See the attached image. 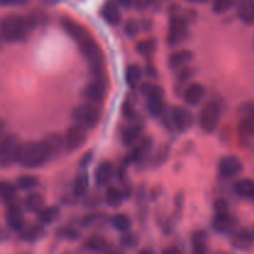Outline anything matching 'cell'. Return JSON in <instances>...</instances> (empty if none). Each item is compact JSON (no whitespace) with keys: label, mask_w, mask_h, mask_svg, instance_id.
<instances>
[{"label":"cell","mask_w":254,"mask_h":254,"mask_svg":"<svg viewBox=\"0 0 254 254\" xmlns=\"http://www.w3.org/2000/svg\"><path fill=\"white\" fill-rule=\"evenodd\" d=\"M107 79L106 74L101 77H96L94 81L88 83L84 88L83 94L92 103H102L107 96Z\"/></svg>","instance_id":"cell-9"},{"label":"cell","mask_w":254,"mask_h":254,"mask_svg":"<svg viewBox=\"0 0 254 254\" xmlns=\"http://www.w3.org/2000/svg\"><path fill=\"white\" fill-rule=\"evenodd\" d=\"M139 254H154V253H153V251L146 250V248H145V250H141L140 252H139Z\"/></svg>","instance_id":"cell-56"},{"label":"cell","mask_w":254,"mask_h":254,"mask_svg":"<svg viewBox=\"0 0 254 254\" xmlns=\"http://www.w3.org/2000/svg\"><path fill=\"white\" fill-rule=\"evenodd\" d=\"M236 227H237V220L230 213H216L212 220V228L221 235L233 233Z\"/></svg>","instance_id":"cell-16"},{"label":"cell","mask_w":254,"mask_h":254,"mask_svg":"<svg viewBox=\"0 0 254 254\" xmlns=\"http://www.w3.org/2000/svg\"><path fill=\"white\" fill-rule=\"evenodd\" d=\"M193 73H195V71H193V68H191V67H184V68L179 69V73H178V83L180 84H184L186 83V82L189 81V79L192 78Z\"/></svg>","instance_id":"cell-45"},{"label":"cell","mask_w":254,"mask_h":254,"mask_svg":"<svg viewBox=\"0 0 254 254\" xmlns=\"http://www.w3.org/2000/svg\"><path fill=\"white\" fill-rule=\"evenodd\" d=\"M140 92L143 96L148 98H154V97H164V89L158 84H154L151 82H144L140 86Z\"/></svg>","instance_id":"cell-38"},{"label":"cell","mask_w":254,"mask_h":254,"mask_svg":"<svg viewBox=\"0 0 254 254\" xmlns=\"http://www.w3.org/2000/svg\"><path fill=\"white\" fill-rule=\"evenodd\" d=\"M139 241H140L139 236L136 235V233L130 232V231H129V232H126L122 235L121 240H119V243H121L122 247L133 250V248H135L136 246L139 245Z\"/></svg>","instance_id":"cell-39"},{"label":"cell","mask_w":254,"mask_h":254,"mask_svg":"<svg viewBox=\"0 0 254 254\" xmlns=\"http://www.w3.org/2000/svg\"><path fill=\"white\" fill-rule=\"evenodd\" d=\"M150 5V0H135V6L139 10H145Z\"/></svg>","instance_id":"cell-53"},{"label":"cell","mask_w":254,"mask_h":254,"mask_svg":"<svg viewBox=\"0 0 254 254\" xmlns=\"http://www.w3.org/2000/svg\"><path fill=\"white\" fill-rule=\"evenodd\" d=\"M101 15L104 19V21L108 22L112 26H117L122 21V14L119 10L117 2L113 0H107L101 9Z\"/></svg>","instance_id":"cell-20"},{"label":"cell","mask_w":254,"mask_h":254,"mask_svg":"<svg viewBox=\"0 0 254 254\" xmlns=\"http://www.w3.org/2000/svg\"><path fill=\"white\" fill-rule=\"evenodd\" d=\"M243 170V164L240 158L235 155L225 156L218 163V173L222 178L231 179L240 175Z\"/></svg>","instance_id":"cell-14"},{"label":"cell","mask_w":254,"mask_h":254,"mask_svg":"<svg viewBox=\"0 0 254 254\" xmlns=\"http://www.w3.org/2000/svg\"><path fill=\"white\" fill-rule=\"evenodd\" d=\"M22 144L20 143V138L15 134H7L4 136L0 145V165L6 169L9 166L17 163L20 148Z\"/></svg>","instance_id":"cell-7"},{"label":"cell","mask_w":254,"mask_h":254,"mask_svg":"<svg viewBox=\"0 0 254 254\" xmlns=\"http://www.w3.org/2000/svg\"><path fill=\"white\" fill-rule=\"evenodd\" d=\"M143 76V69L139 64H130L126 71V82L129 88L135 89Z\"/></svg>","instance_id":"cell-31"},{"label":"cell","mask_w":254,"mask_h":254,"mask_svg":"<svg viewBox=\"0 0 254 254\" xmlns=\"http://www.w3.org/2000/svg\"><path fill=\"white\" fill-rule=\"evenodd\" d=\"M60 24H61L62 30H64L72 40H74L77 44H79V42L83 41L84 39L91 36L83 25H81L79 22H77L76 20H73L69 16H62L61 20H60Z\"/></svg>","instance_id":"cell-12"},{"label":"cell","mask_w":254,"mask_h":254,"mask_svg":"<svg viewBox=\"0 0 254 254\" xmlns=\"http://www.w3.org/2000/svg\"><path fill=\"white\" fill-rule=\"evenodd\" d=\"M169 151H170V146H168V145L161 146V148L159 149L158 153H156L155 158H154V164L158 166V165H161V164L165 163L166 159L169 158Z\"/></svg>","instance_id":"cell-46"},{"label":"cell","mask_w":254,"mask_h":254,"mask_svg":"<svg viewBox=\"0 0 254 254\" xmlns=\"http://www.w3.org/2000/svg\"><path fill=\"white\" fill-rule=\"evenodd\" d=\"M233 190L243 198H254V181L251 179H242L236 181Z\"/></svg>","instance_id":"cell-28"},{"label":"cell","mask_w":254,"mask_h":254,"mask_svg":"<svg viewBox=\"0 0 254 254\" xmlns=\"http://www.w3.org/2000/svg\"><path fill=\"white\" fill-rule=\"evenodd\" d=\"M213 210L216 213H228V202L225 198H217L213 202Z\"/></svg>","instance_id":"cell-47"},{"label":"cell","mask_w":254,"mask_h":254,"mask_svg":"<svg viewBox=\"0 0 254 254\" xmlns=\"http://www.w3.org/2000/svg\"><path fill=\"white\" fill-rule=\"evenodd\" d=\"M158 50V41L155 39L141 40L136 45V51L144 57H151Z\"/></svg>","instance_id":"cell-36"},{"label":"cell","mask_w":254,"mask_h":254,"mask_svg":"<svg viewBox=\"0 0 254 254\" xmlns=\"http://www.w3.org/2000/svg\"><path fill=\"white\" fill-rule=\"evenodd\" d=\"M124 198L126 197H124L122 189L116 188V186H109L106 191V195H104V201L112 208L119 207L123 203Z\"/></svg>","instance_id":"cell-29"},{"label":"cell","mask_w":254,"mask_h":254,"mask_svg":"<svg viewBox=\"0 0 254 254\" xmlns=\"http://www.w3.org/2000/svg\"><path fill=\"white\" fill-rule=\"evenodd\" d=\"M0 195L4 205H11L17 202V186L12 185L9 181H1L0 183Z\"/></svg>","instance_id":"cell-25"},{"label":"cell","mask_w":254,"mask_h":254,"mask_svg":"<svg viewBox=\"0 0 254 254\" xmlns=\"http://www.w3.org/2000/svg\"><path fill=\"white\" fill-rule=\"evenodd\" d=\"M113 164L108 160L102 161L96 168V171H94V180H96V184L99 188H104V186H107L111 183V180L113 179Z\"/></svg>","instance_id":"cell-19"},{"label":"cell","mask_w":254,"mask_h":254,"mask_svg":"<svg viewBox=\"0 0 254 254\" xmlns=\"http://www.w3.org/2000/svg\"><path fill=\"white\" fill-rule=\"evenodd\" d=\"M144 123L141 121V118H136L135 121L129 122L128 126L123 129L122 131V141H123L124 145L130 146L131 144L135 143L139 138H140V134L143 131Z\"/></svg>","instance_id":"cell-17"},{"label":"cell","mask_w":254,"mask_h":254,"mask_svg":"<svg viewBox=\"0 0 254 254\" xmlns=\"http://www.w3.org/2000/svg\"><path fill=\"white\" fill-rule=\"evenodd\" d=\"M107 221V216L104 213H91V215H87L83 218L82 223L86 227H91L94 225H103Z\"/></svg>","instance_id":"cell-42"},{"label":"cell","mask_w":254,"mask_h":254,"mask_svg":"<svg viewBox=\"0 0 254 254\" xmlns=\"http://www.w3.org/2000/svg\"><path fill=\"white\" fill-rule=\"evenodd\" d=\"M231 246L235 250L238 251H250L254 246V232L247 230V228H241L236 230L235 232L231 233Z\"/></svg>","instance_id":"cell-15"},{"label":"cell","mask_w":254,"mask_h":254,"mask_svg":"<svg viewBox=\"0 0 254 254\" xmlns=\"http://www.w3.org/2000/svg\"><path fill=\"white\" fill-rule=\"evenodd\" d=\"M161 254H184V252L179 247L171 246V247H166L165 250L161 252Z\"/></svg>","instance_id":"cell-52"},{"label":"cell","mask_w":254,"mask_h":254,"mask_svg":"<svg viewBox=\"0 0 254 254\" xmlns=\"http://www.w3.org/2000/svg\"><path fill=\"white\" fill-rule=\"evenodd\" d=\"M111 225L114 230L119 231L122 233H126L130 231L131 227V221L124 213H116V215L112 216L111 218Z\"/></svg>","instance_id":"cell-33"},{"label":"cell","mask_w":254,"mask_h":254,"mask_svg":"<svg viewBox=\"0 0 254 254\" xmlns=\"http://www.w3.org/2000/svg\"><path fill=\"white\" fill-rule=\"evenodd\" d=\"M46 235V231L42 223L40 225H31L30 227L24 228V231L21 232V238L26 242H37V241L42 240Z\"/></svg>","instance_id":"cell-26"},{"label":"cell","mask_w":254,"mask_h":254,"mask_svg":"<svg viewBox=\"0 0 254 254\" xmlns=\"http://www.w3.org/2000/svg\"><path fill=\"white\" fill-rule=\"evenodd\" d=\"M235 4L236 0H213L212 10L215 14H223V12L232 9Z\"/></svg>","instance_id":"cell-41"},{"label":"cell","mask_w":254,"mask_h":254,"mask_svg":"<svg viewBox=\"0 0 254 254\" xmlns=\"http://www.w3.org/2000/svg\"><path fill=\"white\" fill-rule=\"evenodd\" d=\"M205 87L201 83H191L189 84L185 88L184 92V99H185L186 104L191 107L198 106L201 103V101L205 97Z\"/></svg>","instance_id":"cell-21"},{"label":"cell","mask_w":254,"mask_h":254,"mask_svg":"<svg viewBox=\"0 0 254 254\" xmlns=\"http://www.w3.org/2000/svg\"><path fill=\"white\" fill-rule=\"evenodd\" d=\"M139 31H140V22H139L138 20L130 19L126 22V25H124V32H126L127 36L130 37V39H134V37L139 34Z\"/></svg>","instance_id":"cell-44"},{"label":"cell","mask_w":254,"mask_h":254,"mask_svg":"<svg viewBox=\"0 0 254 254\" xmlns=\"http://www.w3.org/2000/svg\"><path fill=\"white\" fill-rule=\"evenodd\" d=\"M188 1H192V2H206L207 0H188Z\"/></svg>","instance_id":"cell-57"},{"label":"cell","mask_w":254,"mask_h":254,"mask_svg":"<svg viewBox=\"0 0 254 254\" xmlns=\"http://www.w3.org/2000/svg\"><path fill=\"white\" fill-rule=\"evenodd\" d=\"M122 114H123V117L128 122L135 121L136 118H139L138 113H136V111H135V107H134V104L131 103L129 99L128 101L124 102L123 106H122Z\"/></svg>","instance_id":"cell-43"},{"label":"cell","mask_w":254,"mask_h":254,"mask_svg":"<svg viewBox=\"0 0 254 254\" xmlns=\"http://www.w3.org/2000/svg\"><path fill=\"white\" fill-rule=\"evenodd\" d=\"M117 2L126 9H130L133 5H135V0H117Z\"/></svg>","instance_id":"cell-54"},{"label":"cell","mask_w":254,"mask_h":254,"mask_svg":"<svg viewBox=\"0 0 254 254\" xmlns=\"http://www.w3.org/2000/svg\"><path fill=\"white\" fill-rule=\"evenodd\" d=\"M146 73H148L150 77L158 76V73H156V71H155V67H154L153 64H150V66L148 64V66H146Z\"/></svg>","instance_id":"cell-55"},{"label":"cell","mask_w":254,"mask_h":254,"mask_svg":"<svg viewBox=\"0 0 254 254\" xmlns=\"http://www.w3.org/2000/svg\"><path fill=\"white\" fill-rule=\"evenodd\" d=\"M103 254H126V253H124L121 248L116 247V246H113L109 243V246L107 247V250L104 251Z\"/></svg>","instance_id":"cell-51"},{"label":"cell","mask_w":254,"mask_h":254,"mask_svg":"<svg viewBox=\"0 0 254 254\" xmlns=\"http://www.w3.org/2000/svg\"><path fill=\"white\" fill-rule=\"evenodd\" d=\"M40 185V179L34 175H21L17 178L16 186L22 191H31Z\"/></svg>","instance_id":"cell-37"},{"label":"cell","mask_w":254,"mask_h":254,"mask_svg":"<svg viewBox=\"0 0 254 254\" xmlns=\"http://www.w3.org/2000/svg\"><path fill=\"white\" fill-rule=\"evenodd\" d=\"M2 6H25L29 0H0Z\"/></svg>","instance_id":"cell-49"},{"label":"cell","mask_w":254,"mask_h":254,"mask_svg":"<svg viewBox=\"0 0 254 254\" xmlns=\"http://www.w3.org/2000/svg\"><path fill=\"white\" fill-rule=\"evenodd\" d=\"M92 159H93V151H88V153L84 154V155L82 156L81 161H79L81 168H86V166H88L89 163L92 161Z\"/></svg>","instance_id":"cell-50"},{"label":"cell","mask_w":254,"mask_h":254,"mask_svg":"<svg viewBox=\"0 0 254 254\" xmlns=\"http://www.w3.org/2000/svg\"><path fill=\"white\" fill-rule=\"evenodd\" d=\"M189 37V21L186 17L179 14L171 15L169 24L168 44L170 46H178Z\"/></svg>","instance_id":"cell-8"},{"label":"cell","mask_w":254,"mask_h":254,"mask_svg":"<svg viewBox=\"0 0 254 254\" xmlns=\"http://www.w3.org/2000/svg\"><path fill=\"white\" fill-rule=\"evenodd\" d=\"M191 250L192 254H207L208 236L205 230H197L191 236Z\"/></svg>","instance_id":"cell-24"},{"label":"cell","mask_w":254,"mask_h":254,"mask_svg":"<svg viewBox=\"0 0 254 254\" xmlns=\"http://www.w3.org/2000/svg\"><path fill=\"white\" fill-rule=\"evenodd\" d=\"M193 60V54L190 50H179L169 56L168 64L171 69H181Z\"/></svg>","instance_id":"cell-22"},{"label":"cell","mask_w":254,"mask_h":254,"mask_svg":"<svg viewBox=\"0 0 254 254\" xmlns=\"http://www.w3.org/2000/svg\"><path fill=\"white\" fill-rule=\"evenodd\" d=\"M207 1H208V0H207Z\"/></svg>","instance_id":"cell-60"},{"label":"cell","mask_w":254,"mask_h":254,"mask_svg":"<svg viewBox=\"0 0 254 254\" xmlns=\"http://www.w3.org/2000/svg\"><path fill=\"white\" fill-rule=\"evenodd\" d=\"M89 186V178L86 173L79 174L73 181V188H72V191H73V195L76 197H82L87 193Z\"/></svg>","instance_id":"cell-35"},{"label":"cell","mask_w":254,"mask_h":254,"mask_svg":"<svg viewBox=\"0 0 254 254\" xmlns=\"http://www.w3.org/2000/svg\"><path fill=\"white\" fill-rule=\"evenodd\" d=\"M236 9L241 21L247 25L254 24V0H237Z\"/></svg>","instance_id":"cell-23"},{"label":"cell","mask_w":254,"mask_h":254,"mask_svg":"<svg viewBox=\"0 0 254 254\" xmlns=\"http://www.w3.org/2000/svg\"><path fill=\"white\" fill-rule=\"evenodd\" d=\"M184 206V193L179 192L175 197V218H180L179 216L181 215V211H183Z\"/></svg>","instance_id":"cell-48"},{"label":"cell","mask_w":254,"mask_h":254,"mask_svg":"<svg viewBox=\"0 0 254 254\" xmlns=\"http://www.w3.org/2000/svg\"><path fill=\"white\" fill-rule=\"evenodd\" d=\"M42 141H44L45 146H46L47 149L50 160H51V159L59 158L62 149L64 148V138H62V136L57 133L47 134Z\"/></svg>","instance_id":"cell-18"},{"label":"cell","mask_w":254,"mask_h":254,"mask_svg":"<svg viewBox=\"0 0 254 254\" xmlns=\"http://www.w3.org/2000/svg\"><path fill=\"white\" fill-rule=\"evenodd\" d=\"M164 124L168 129H176L180 133L189 130L193 126V114L184 107H174L169 112L163 114Z\"/></svg>","instance_id":"cell-4"},{"label":"cell","mask_w":254,"mask_h":254,"mask_svg":"<svg viewBox=\"0 0 254 254\" xmlns=\"http://www.w3.org/2000/svg\"><path fill=\"white\" fill-rule=\"evenodd\" d=\"M25 207L29 212L32 213H40L44 210L45 206V198L41 193L31 192L26 196L25 198Z\"/></svg>","instance_id":"cell-27"},{"label":"cell","mask_w":254,"mask_h":254,"mask_svg":"<svg viewBox=\"0 0 254 254\" xmlns=\"http://www.w3.org/2000/svg\"><path fill=\"white\" fill-rule=\"evenodd\" d=\"M5 222H6L7 227H9L10 230L15 231V232L21 233L22 231H24V211H22L19 202H15L6 206V210H5Z\"/></svg>","instance_id":"cell-10"},{"label":"cell","mask_w":254,"mask_h":254,"mask_svg":"<svg viewBox=\"0 0 254 254\" xmlns=\"http://www.w3.org/2000/svg\"><path fill=\"white\" fill-rule=\"evenodd\" d=\"M72 118L84 129H94L101 121V111L92 103H84L73 109Z\"/></svg>","instance_id":"cell-6"},{"label":"cell","mask_w":254,"mask_h":254,"mask_svg":"<svg viewBox=\"0 0 254 254\" xmlns=\"http://www.w3.org/2000/svg\"><path fill=\"white\" fill-rule=\"evenodd\" d=\"M221 119V107L216 101H208L203 104L198 114L200 128L205 133H213L217 129Z\"/></svg>","instance_id":"cell-5"},{"label":"cell","mask_w":254,"mask_h":254,"mask_svg":"<svg viewBox=\"0 0 254 254\" xmlns=\"http://www.w3.org/2000/svg\"><path fill=\"white\" fill-rule=\"evenodd\" d=\"M151 149H153V139L150 136H145L139 141V145L127 155L126 164H143L146 159L150 158Z\"/></svg>","instance_id":"cell-13"},{"label":"cell","mask_w":254,"mask_h":254,"mask_svg":"<svg viewBox=\"0 0 254 254\" xmlns=\"http://www.w3.org/2000/svg\"><path fill=\"white\" fill-rule=\"evenodd\" d=\"M32 30L29 17L17 14H9L1 20V36L6 42L25 41Z\"/></svg>","instance_id":"cell-1"},{"label":"cell","mask_w":254,"mask_h":254,"mask_svg":"<svg viewBox=\"0 0 254 254\" xmlns=\"http://www.w3.org/2000/svg\"><path fill=\"white\" fill-rule=\"evenodd\" d=\"M39 215V221L42 225H52L54 222H56L60 218L61 215V210H60L59 206H49V207H45Z\"/></svg>","instance_id":"cell-32"},{"label":"cell","mask_w":254,"mask_h":254,"mask_svg":"<svg viewBox=\"0 0 254 254\" xmlns=\"http://www.w3.org/2000/svg\"><path fill=\"white\" fill-rule=\"evenodd\" d=\"M57 235H59L60 238L67 241H77L79 237H81V232L78 230H76L74 227H71V226H64L61 230L57 231Z\"/></svg>","instance_id":"cell-40"},{"label":"cell","mask_w":254,"mask_h":254,"mask_svg":"<svg viewBox=\"0 0 254 254\" xmlns=\"http://www.w3.org/2000/svg\"><path fill=\"white\" fill-rule=\"evenodd\" d=\"M220 254H228V253H220Z\"/></svg>","instance_id":"cell-58"},{"label":"cell","mask_w":254,"mask_h":254,"mask_svg":"<svg viewBox=\"0 0 254 254\" xmlns=\"http://www.w3.org/2000/svg\"><path fill=\"white\" fill-rule=\"evenodd\" d=\"M146 109L153 117H163L165 113V102L164 97H154V98H148L146 101Z\"/></svg>","instance_id":"cell-34"},{"label":"cell","mask_w":254,"mask_h":254,"mask_svg":"<svg viewBox=\"0 0 254 254\" xmlns=\"http://www.w3.org/2000/svg\"><path fill=\"white\" fill-rule=\"evenodd\" d=\"M26 254H30V253H26Z\"/></svg>","instance_id":"cell-59"},{"label":"cell","mask_w":254,"mask_h":254,"mask_svg":"<svg viewBox=\"0 0 254 254\" xmlns=\"http://www.w3.org/2000/svg\"><path fill=\"white\" fill-rule=\"evenodd\" d=\"M81 54L83 55L92 73L96 77L104 76V55L96 40L88 36L78 44Z\"/></svg>","instance_id":"cell-3"},{"label":"cell","mask_w":254,"mask_h":254,"mask_svg":"<svg viewBox=\"0 0 254 254\" xmlns=\"http://www.w3.org/2000/svg\"><path fill=\"white\" fill-rule=\"evenodd\" d=\"M108 246H109L108 241L99 235L91 236V237L87 238V241L84 242V247H86L87 250L92 251V252L102 253V254L104 253V251L107 250Z\"/></svg>","instance_id":"cell-30"},{"label":"cell","mask_w":254,"mask_h":254,"mask_svg":"<svg viewBox=\"0 0 254 254\" xmlns=\"http://www.w3.org/2000/svg\"><path fill=\"white\" fill-rule=\"evenodd\" d=\"M87 129L81 126H73L66 131L64 135V149L67 151H76L84 145L87 140Z\"/></svg>","instance_id":"cell-11"},{"label":"cell","mask_w":254,"mask_h":254,"mask_svg":"<svg viewBox=\"0 0 254 254\" xmlns=\"http://www.w3.org/2000/svg\"><path fill=\"white\" fill-rule=\"evenodd\" d=\"M49 153L44 141H25L20 148L17 164L26 169H37L49 161Z\"/></svg>","instance_id":"cell-2"}]
</instances>
